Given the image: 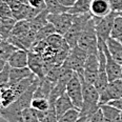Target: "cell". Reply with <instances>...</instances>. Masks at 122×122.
<instances>
[{
  "instance_id": "obj_1",
  "label": "cell",
  "mask_w": 122,
  "mask_h": 122,
  "mask_svg": "<svg viewBox=\"0 0 122 122\" xmlns=\"http://www.w3.org/2000/svg\"><path fill=\"white\" fill-rule=\"evenodd\" d=\"M81 80L83 88V106L80 116H86L90 119L100 110V93L94 84L85 82L83 78H81Z\"/></svg>"
},
{
  "instance_id": "obj_2",
  "label": "cell",
  "mask_w": 122,
  "mask_h": 122,
  "mask_svg": "<svg viewBox=\"0 0 122 122\" xmlns=\"http://www.w3.org/2000/svg\"><path fill=\"white\" fill-rule=\"evenodd\" d=\"M78 46L84 50L87 54H99L98 36L96 32L95 19L93 17L85 25L78 41Z\"/></svg>"
},
{
  "instance_id": "obj_3",
  "label": "cell",
  "mask_w": 122,
  "mask_h": 122,
  "mask_svg": "<svg viewBox=\"0 0 122 122\" xmlns=\"http://www.w3.org/2000/svg\"><path fill=\"white\" fill-rule=\"evenodd\" d=\"M93 16L91 14L74 15V21H73L72 26L66 32V34L63 36L64 37V40L70 45L71 49H73V47L78 45V41H79L81 34H82L85 25L87 24V22L90 21V19Z\"/></svg>"
},
{
  "instance_id": "obj_4",
  "label": "cell",
  "mask_w": 122,
  "mask_h": 122,
  "mask_svg": "<svg viewBox=\"0 0 122 122\" xmlns=\"http://www.w3.org/2000/svg\"><path fill=\"white\" fill-rule=\"evenodd\" d=\"M65 93L71 98L72 102L76 110H82L83 106V88H82V80L77 73L74 74L72 79L67 83L66 92Z\"/></svg>"
},
{
  "instance_id": "obj_5",
  "label": "cell",
  "mask_w": 122,
  "mask_h": 122,
  "mask_svg": "<svg viewBox=\"0 0 122 122\" xmlns=\"http://www.w3.org/2000/svg\"><path fill=\"white\" fill-rule=\"evenodd\" d=\"M119 14L115 12H112L107 16L102 17V18H93L95 19L96 24V32H97L98 39L102 40L106 42L108 38L112 37V32H113L114 23H115V19Z\"/></svg>"
},
{
  "instance_id": "obj_6",
  "label": "cell",
  "mask_w": 122,
  "mask_h": 122,
  "mask_svg": "<svg viewBox=\"0 0 122 122\" xmlns=\"http://www.w3.org/2000/svg\"><path fill=\"white\" fill-rule=\"evenodd\" d=\"M47 20L53 26L57 34L64 36L66 32L72 26L74 21V15L70 13H61V14H49Z\"/></svg>"
},
{
  "instance_id": "obj_7",
  "label": "cell",
  "mask_w": 122,
  "mask_h": 122,
  "mask_svg": "<svg viewBox=\"0 0 122 122\" xmlns=\"http://www.w3.org/2000/svg\"><path fill=\"white\" fill-rule=\"evenodd\" d=\"M88 54L85 52L84 50H82L81 47L77 46L71 49L70 55H68L67 61L70 63L71 67L73 68V71L75 73H77L79 75L80 78H83V72H84V65L87 59Z\"/></svg>"
},
{
  "instance_id": "obj_8",
  "label": "cell",
  "mask_w": 122,
  "mask_h": 122,
  "mask_svg": "<svg viewBox=\"0 0 122 122\" xmlns=\"http://www.w3.org/2000/svg\"><path fill=\"white\" fill-rule=\"evenodd\" d=\"M98 45H100L102 47L104 55H105V59H106V73L108 76V80L110 82L115 81L117 79L121 78V64H119L117 61L112 57L111 53L108 52L107 45L106 42L102 41V40L98 39Z\"/></svg>"
},
{
  "instance_id": "obj_9",
  "label": "cell",
  "mask_w": 122,
  "mask_h": 122,
  "mask_svg": "<svg viewBox=\"0 0 122 122\" xmlns=\"http://www.w3.org/2000/svg\"><path fill=\"white\" fill-rule=\"evenodd\" d=\"M100 61H99V54H88L84 65L83 72V80L91 84H95L98 78Z\"/></svg>"
},
{
  "instance_id": "obj_10",
  "label": "cell",
  "mask_w": 122,
  "mask_h": 122,
  "mask_svg": "<svg viewBox=\"0 0 122 122\" xmlns=\"http://www.w3.org/2000/svg\"><path fill=\"white\" fill-rule=\"evenodd\" d=\"M122 97V78L112 81L106 88L100 93V105L107 104L111 101L117 100Z\"/></svg>"
},
{
  "instance_id": "obj_11",
  "label": "cell",
  "mask_w": 122,
  "mask_h": 122,
  "mask_svg": "<svg viewBox=\"0 0 122 122\" xmlns=\"http://www.w3.org/2000/svg\"><path fill=\"white\" fill-rule=\"evenodd\" d=\"M27 67L33 72L35 76L39 79H44L45 77V67L44 60L42 56L37 53L29 51V65Z\"/></svg>"
},
{
  "instance_id": "obj_12",
  "label": "cell",
  "mask_w": 122,
  "mask_h": 122,
  "mask_svg": "<svg viewBox=\"0 0 122 122\" xmlns=\"http://www.w3.org/2000/svg\"><path fill=\"white\" fill-rule=\"evenodd\" d=\"M113 12L110 0H93L91 4V15L94 18H102Z\"/></svg>"
},
{
  "instance_id": "obj_13",
  "label": "cell",
  "mask_w": 122,
  "mask_h": 122,
  "mask_svg": "<svg viewBox=\"0 0 122 122\" xmlns=\"http://www.w3.org/2000/svg\"><path fill=\"white\" fill-rule=\"evenodd\" d=\"M7 63L12 68L27 67V65H29V51L17 49L10 57Z\"/></svg>"
},
{
  "instance_id": "obj_14",
  "label": "cell",
  "mask_w": 122,
  "mask_h": 122,
  "mask_svg": "<svg viewBox=\"0 0 122 122\" xmlns=\"http://www.w3.org/2000/svg\"><path fill=\"white\" fill-rule=\"evenodd\" d=\"M74 108H75V106H74L72 100H71V98L68 97L66 93L61 95L55 102V110H56V113H57L58 119L61 116L64 115L65 113H67L68 111L74 110Z\"/></svg>"
},
{
  "instance_id": "obj_15",
  "label": "cell",
  "mask_w": 122,
  "mask_h": 122,
  "mask_svg": "<svg viewBox=\"0 0 122 122\" xmlns=\"http://www.w3.org/2000/svg\"><path fill=\"white\" fill-rule=\"evenodd\" d=\"M100 110L102 112L104 122H120L121 111L111 104H101Z\"/></svg>"
},
{
  "instance_id": "obj_16",
  "label": "cell",
  "mask_w": 122,
  "mask_h": 122,
  "mask_svg": "<svg viewBox=\"0 0 122 122\" xmlns=\"http://www.w3.org/2000/svg\"><path fill=\"white\" fill-rule=\"evenodd\" d=\"M30 30V21L29 20H18L13 27L11 36L9 38H14L17 40H21L27 35Z\"/></svg>"
},
{
  "instance_id": "obj_17",
  "label": "cell",
  "mask_w": 122,
  "mask_h": 122,
  "mask_svg": "<svg viewBox=\"0 0 122 122\" xmlns=\"http://www.w3.org/2000/svg\"><path fill=\"white\" fill-rule=\"evenodd\" d=\"M106 45H107L108 52L111 53L112 57L115 59L119 64L122 65V44L117 38H108L106 41Z\"/></svg>"
},
{
  "instance_id": "obj_18",
  "label": "cell",
  "mask_w": 122,
  "mask_h": 122,
  "mask_svg": "<svg viewBox=\"0 0 122 122\" xmlns=\"http://www.w3.org/2000/svg\"><path fill=\"white\" fill-rule=\"evenodd\" d=\"M34 74L29 67H22V68H12L10 73V84H16L20 81L26 79V78L33 76Z\"/></svg>"
},
{
  "instance_id": "obj_19",
  "label": "cell",
  "mask_w": 122,
  "mask_h": 122,
  "mask_svg": "<svg viewBox=\"0 0 122 122\" xmlns=\"http://www.w3.org/2000/svg\"><path fill=\"white\" fill-rule=\"evenodd\" d=\"M93 0H77L73 6L68 7V12L72 15L91 14V4Z\"/></svg>"
},
{
  "instance_id": "obj_20",
  "label": "cell",
  "mask_w": 122,
  "mask_h": 122,
  "mask_svg": "<svg viewBox=\"0 0 122 122\" xmlns=\"http://www.w3.org/2000/svg\"><path fill=\"white\" fill-rule=\"evenodd\" d=\"M49 14L50 13L47 10H44V11H42L40 14H38L37 16L30 21V30L38 33L42 27H44L45 25L49 23V20H47Z\"/></svg>"
},
{
  "instance_id": "obj_21",
  "label": "cell",
  "mask_w": 122,
  "mask_h": 122,
  "mask_svg": "<svg viewBox=\"0 0 122 122\" xmlns=\"http://www.w3.org/2000/svg\"><path fill=\"white\" fill-rule=\"evenodd\" d=\"M17 20L15 18H0V33L4 40H7L11 36L13 27L15 26Z\"/></svg>"
},
{
  "instance_id": "obj_22",
  "label": "cell",
  "mask_w": 122,
  "mask_h": 122,
  "mask_svg": "<svg viewBox=\"0 0 122 122\" xmlns=\"http://www.w3.org/2000/svg\"><path fill=\"white\" fill-rule=\"evenodd\" d=\"M46 10L50 14H61V13H67L68 7L62 5L58 0H44Z\"/></svg>"
},
{
  "instance_id": "obj_23",
  "label": "cell",
  "mask_w": 122,
  "mask_h": 122,
  "mask_svg": "<svg viewBox=\"0 0 122 122\" xmlns=\"http://www.w3.org/2000/svg\"><path fill=\"white\" fill-rule=\"evenodd\" d=\"M18 47L15 46L14 44H12L11 42H9L7 40H4L3 42L0 43V57L2 59L9 61L10 57L13 55V53L15 52Z\"/></svg>"
},
{
  "instance_id": "obj_24",
  "label": "cell",
  "mask_w": 122,
  "mask_h": 122,
  "mask_svg": "<svg viewBox=\"0 0 122 122\" xmlns=\"http://www.w3.org/2000/svg\"><path fill=\"white\" fill-rule=\"evenodd\" d=\"M51 106L50 100L47 98H34L32 100V104H30V107H33L34 110H36L39 113H44V112L49 111Z\"/></svg>"
},
{
  "instance_id": "obj_25",
  "label": "cell",
  "mask_w": 122,
  "mask_h": 122,
  "mask_svg": "<svg viewBox=\"0 0 122 122\" xmlns=\"http://www.w3.org/2000/svg\"><path fill=\"white\" fill-rule=\"evenodd\" d=\"M55 33H56L55 27L49 22V23L45 25L44 27H42V29L37 33L36 41H35V43H37L39 41H43V40H46L50 36H52V35L55 34ZM35 43H34V44H35Z\"/></svg>"
},
{
  "instance_id": "obj_26",
  "label": "cell",
  "mask_w": 122,
  "mask_h": 122,
  "mask_svg": "<svg viewBox=\"0 0 122 122\" xmlns=\"http://www.w3.org/2000/svg\"><path fill=\"white\" fill-rule=\"evenodd\" d=\"M79 117H80V111L74 108V110H71L67 113H65L63 116H61L58 119V122H76Z\"/></svg>"
},
{
  "instance_id": "obj_27",
  "label": "cell",
  "mask_w": 122,
  "mask_h": 122,
  "mask_svg": "<svg viewBox=\"0 0 122 122\" xmlns=\"http://www.w3.org/2000/svg\"><path fill=\"white\" fill-rule=\"evenodd\" d=\"M0 18H14L12 9L6 0H0Z\"/></svg>"
},
{
  "instance_id": "obj_28",
  "label": "cell",
  "mask_w": 122,
  "mask_h": 122,
  "mask_svg": "<svg viewBox=\"0 0 122 122\" xmlns=\"http://www.w3.org/2000/svg\"><path fill=\"white\" fill-rule=\"evenodd\" d=\"M120 35H122V15H118L115 19L113 32H112V37L118 38Z\"/></svg>"
},
{
  "instance_id": "obj_29",
  "label": "cell",
  "mask_w": 122,
  "mask_h": 122,
  "mask_svg": "<svg viewBox=\"0 0 122 122\" xmlns=\"http://www.w3.org/2000/svg\"><path fill=\"white\" fill-rule=\"evenodd\" d=\"M10 73H11V66L7 63L4 70L2 72H0V86L6 85L10 83Z\"/></svg>"
},
{
  "instance_id": "obj_30",
  "label": "cell",
  "mask_w": 122,
  "mask_h": 122,
  "mask_svg": "<svg viewBox=\"0 0 122 122\" xmlns=\"http://www.w3.org/2000/svg\"><path fill=\"white\" fill-rule=\"evenodd\" d=\"M29 4L34 9H37L39 11H44L46 10V5H45L44 0H29Z\"/></svg>"
},
{
  "instance_id": "obj_31",
  "label": "cell",
  "mask_w": 122,
  "mask_h": 122,
  "mask_svg": "<svg viewBox=\"0 0 122 122\" xmlns=\"http://www.w3.org/2000/svg\"><path fill=\"white\" fill-rule=\"evenodd\" d=\"M87 122H104V119H103V115H102V112L101 110H99L96 114H94L93 116L88 119Z\"/></svg>"
},
{
  "instance_id": "obj_32",
  "label": "cell",
  "mask_w": 122,
  "mask_h": 122,
  "mask_svg": "<svg viewBox=\"0 0 122 122\" xmlns=\"http://www.w3.org/2000/svg\"><path fill=\"white\" fill-rule=\"evenodd\" d=\"M107 104H111V105L115 106L116 108H118L119 111H121V112H122V97H121V98H119V99H117V100L111 101V102H110V103H107Z\"/></svg>"
},
{
  "instance_id": "obj_33",
  "label": "cell",
  "mask_w": 122,
  "mask_h": 122,
  "mask_svg": "<svg viewBox=\"0 0 122 122\" xmlns=\"http://www.w3.org/2000/svg\"><path fill=\"white\" fill-rule=\"evenodd\" d=\"M58 1H59L62 5H64L66 7H71L75 4V2L77 1V0H58Z\"/></svg>"
},
{
  "instance_id": "obj_34",
  "label": "cell",
  "mask_w": 122,
  "mask_h": 122,
  "mask_svg": "<svg viewBox=\"0 0 122 122\" xmlns=\"http://www.w3.org/2000/svg\"><path fill=\"white\" fill-rule=\"evenodd\" d=\"M6 65H7V61L4 60V59H2V58L0 57V72H2Z\"/></svg>"
},
{
  "instance_id": "obj_35",
  "label": "cell",
  "mask_w": 122,
  "mask_h": 122,
  "mask_svg": "<svg viewBox=\"0 0 122 122\" xmlns=\"http://www.w3.org/2000/svg\"><path fill=\"white\" fill-rule=\"evenodd\" d=\"M87 121H88V118L86 116H80L76 122H87Z\"/></svg>"
},
{
  "instance_id": "obj_36",
  "label": "cell",
  "mask_w": 122,
  "mask_h": 122,
  "mask_svg": "<svg viewBox=\"0 0 122 122\" xmlns=\"http://www.w3.org/2000/svg\"><path fill=\"white\" fill-rule=\"evenodd\" d=\"M18 1L22 2V3H26V4H29V0H18Z\"/></svg>"
},
{
  "instance_id": "obj_37",
  "label": "cell",
  "mask_w": 122,
  "mask_h": 122,
  "mask_svg": "<svg viewBox=\"0 0 122 122\" xmlns=\"http://www.w3.org/2000/svg\"><path fill=\"white\" fill-rule=\"evenodd\" d=\"M3 41H4V38H3V36L1 35V33H0V43L3 42Z\"/></svg>"
},
{
  "instance_id": "obj_38",
  "label": "cell",
  "mask_w": 122,
  "mask_h": 122,
  "mask_svg": "<svg viewBox=\"0 0 122 122\" xmlns=\"http://www.w3.org/2000/svg\"><path fill=\"white\" fill-rule=\"evenodd\" d=\"M117 39H118V40H119V41H120V42H121V44H122V35H120V36H119L118 38H117Z\"/></svg>"
},
{
  "instance_id": "obj_39",
  "label": "cell",
  "mask_w": 122,
  "mask_h": 122,
  "mask_svg": "<svg viewBox=\"0 0 122 122\" xmlns=\"http://www.w3.org/2000/svg\"><path fill=\"white\" fill-rule=\"evenodd\" d=\"M120 122H122V113H121V118H120Z\"/></svg>"
},
{
  "instance_id": "obj_40",
  "label": "cell",
  "mask_w": 122,
  "mask_h": 122,
  "mask_svg": "<svg viewBox=\"0 0 122 122\" xmlns=\"http://www.w3.org/2000/svg\"><path fill=\"white\" fill-rule=\"evenodd\" d=\"M121 78H122V65H121Z\"/></svg>"
},
{
  "instance_id": "obj_41",
  "label": "cell",
  "mask_w": 122,
  "mask_h": 122,
  "mask_svg": "<svg viewBox=\"0 0 122 122\" xmlns=\"http://www.w3.org/2000/svg\"><path fill=\"white\" fill-rule=\"evenodd\" d=\"M0 118H1V108H0Z\"/></svg>"
}]
</instances>
